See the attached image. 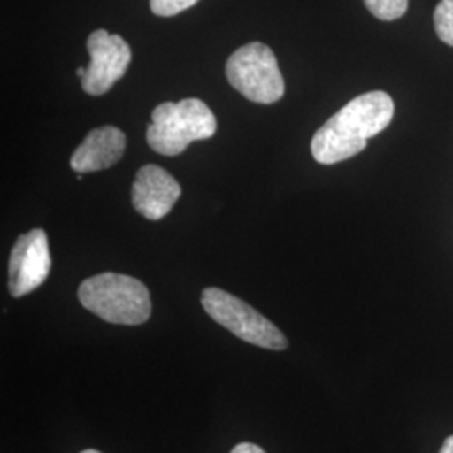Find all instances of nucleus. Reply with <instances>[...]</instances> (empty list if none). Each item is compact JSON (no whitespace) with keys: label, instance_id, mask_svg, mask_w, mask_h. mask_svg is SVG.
Masks as SVG:
<instances>
[{"label":"nucleus","instance_id":"obj_6","mask_svg":"<svg viewBox=\"0 0 453 453\" xmlns=\"http://www.w3.org/2000/svg\"><path fill=\"white\" fill-rule=\"evenodd\" d=\"M88 52L91 63L81 78L82 89L91 96H101L128 71L131 49L121 35L97 29L88 37Z\"/></svg>","mask_w":453,"mask_h":453},{"label":"nucleus","instance_id":"obj_3","mask_svg":"<svg viewBox=\"0 0 453 453\" xmlns=\"http://www.w3.org/2000/svg\"><path fill=\"white\" fill-rule=\"evenodd\" d=\"M217 131V119L211 108L196 97L180 103H162L151 113L146 142L151 150L165 157H177L185 148L209 140Z\"/></svg>","mask_w":453,"mask_h":453},{"label":"nucleus","instance_id":"obj_7","mask_svg":"<svg viewBox=\"0 0 453 453\" xmlns=\"http://www.w3.org/2000/svg\"><path fill=\"white\" fill-rule=\"evenodd\" d=\"M50 273L48 234L42 228L17 239L9 259V292L22 297L44 284Z\"/></svg>","mask_w":453,"mask_h":453},{"label":"nucleus","instance_id":"obj_4","mask_svg":"<svg viewBox=\"0 0 453 453\" xmlns=\"http://www.w3.org/2000/svg\"><path fill=\"white\" fill-rule=\"evenodd\" d=\"M202 306L215 323L249 344L273 351H282L289 346L279 327L230 292L209 288L202 292Z\"/></svg>","mask_w":453,"mask_h":453},{"label":"nucleus","instance_id":"obj_11","mask_svg":"<svg viewBox=\"0 0 453 453\" xmlns=\"http://www.w3.org/2000/svg\"><path fill=\"white\" fill-rule=\"evenodd\" d=\"M434 24L438 39L453 48V0L438 2L434 14Z\"/></svg>","mask_w":453,"mask_h":453},{"label":"nucleus","instance_id":"obj_15","mask_svg":"<svg viewBox=\"0 0 453 453\" xmlns=\"http://www.w3.org/2000/svg\"><path fill=\"white\" fill-rule=\"evenodd\" d=\"M76 73H78V76H80V78H82V76H84V73H86V69H84V67H80Z\"/></svg>","mask_w":453,"mask_h":453},{"label":"nucleus","instance_id":"obj_13","mask_svg":"<svg viewBox=\"0 0 453 453\" xmlns=\"http://www.w3.org/2000/svg\"><path fill=\"white\" fill-rule=\"evenodd\" d=\"M230 453H265L262 449H260L259 445H256V443H249V441H243V443H239L237 447H234V450Z\"/></svg>","mask_w":453,"mask_h":453},{"label":"nucleus","instance_id":"obj_16","mask_svg":"<svg viewBox=\"0 0 453 453\" xmlns=\"http://www.w3.org/2000/svg\"><path fill=\"white\" fill-rule=\"evenodd\" d=\"M81 453H101V452H97V450H93V449H89V450H82Z\"/></svg>","mask_w":453,"mask_h":453},{"label":"nucleus","instance_id":"obj_2","mask_svg":"<svg viewBox=\"0 0 453 453\" xmlns=\"http://www.w3.org/2000/svg\"><path fill=\"white\" fill-rule=\"evenodd\" d=\"M78 297L84 308L106 323L140 326L151 316L150 291L131 275H93L80 286Z\"/></svg>","mask_w":453,"mask_h":453},{"label":"nucleus","instance_id":"obj_8","mask_svg":"<svg viewBox=\"0 0 453 453\" xmlns=\"http://www.w3.org/2000/svg\"><path fill=\"white\" fill-rule=\"evenodd\" d=\"M180 195L179 181L158 165L142 166L131 187L133 207L148 220H160L168 215Z\"/></svg>","mask_w":453,"mask_h":453},{"label":"nucleus","instance_id":"obj_5","mask_svg":"<svg viewBox=\"0 0 453 453\" xmlns=\"http://www.w3.org/2000/svg\"><path fill=\"white\" fill-rule=\"evenodd\" d=\"M226 80L249 101L273 104L284 96L286 84L273 49L250 42L237 49L226 61Z\"/></svg>","mask_w":453,"mask_h":453},{"label":"nucleus","instance_id":"obj_9","mask_svg":"<svg viewBox=\"0 0 453 453\" xmlns=\"http://www.w3.org/2000/svg\"><path fill=\"white\" fill-rule=\"evenodd\" d=\"M127 150V134L116 127H101L89 131L71 157V168L76 173H93L111 168Z\"/></svg>","mask_w":453,"mask_h":453},{"label":"nucleus","instance_id":"obj_1","mask_svg":"<svg viewBox=\"0 0 453 453\" xmlns=\"http://www.w3.org/2000/svg\"><path fill=\"white\" fill-rule=\"evenodd\" d=\"M395 103L385 91H372L351 99L331 116L311 142V153L321 165L344 162L361 153L368 140L388 128Z\"/></svg>","mask_w":453,"mask_h":453},{"label":"nucleus","instance_id":"obj_14","mask_svg":"<svg viewBox=\"0 0 453 453\" xmlns=\"http://www.w3.org/2000/svg\"><path fill=\"white\" fill-rule=\"evenodd\" d=\"M440 453H453V435L443 441Z\"/></svg>","mask_w":453,"mask_h":453},{"label":"nucleus","instance_id":"obj_10","mask_svg":"<svg viewBox=\"0 0 453 453\" xmlns=\"http://www.w3.org/2000/svg\"><path fill=\"white\" fill-rule=\"evenodd\" d=\"M366 9L380 20H396L408 11V0H363Z\"/></svg>","mask_w":453,"mask_h":453},{"label":"nucleus","instance_id":"obj_12","mask_svg":"<svg viewBox=\"0 0 453 453\" xmlns=\"http://www.w3.org/2000/svg\"><path fill=\"white\" fill-rule=\"evenodd\" d=\"M198 0H150V9L155 16L173 17L194 7Z\"/></svg>","mask_w":453,"mask_h":453}]
</instances>
